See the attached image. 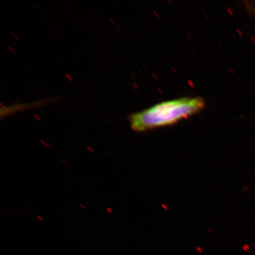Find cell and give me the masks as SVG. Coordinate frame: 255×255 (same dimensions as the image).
Returning <instances> with one entry per match:
<instances>
[{"mask_svg":"<svg viewBox=\"0 0 255 255\" xmlns=\"http://www.w3.org/2000/svg\"><path fill=\"white\" fill-rule=\"evenodd\" d=\"M205 106L200 97L183 98L163 102L139 113L130 115V127L136 132L173 125L199 113Z\"/></svg>","mask_w":255,"mask_h":255,"instance_id":"1","label":"cell"},{"mask_svg":"<svg viewBox=\"0 0 255 255\" xmlns=\"http://www.w3.org/2000/svg\"><path fill=\"white\" fill-rule=\"evenodd\" d=\"M250 9H251V11L253 12L254 14H255V7L254 6H250Z\"/></svg>","mask_w":255,"mask_h":255,"instance_id":"2","label":"cell"}]
</instances>
